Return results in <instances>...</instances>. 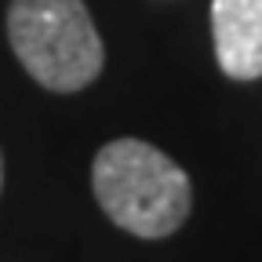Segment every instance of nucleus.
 I'll use <instances>...</instances> for the list:
<instances>
[{"label": "nucleus", "instance_id": "obj_4", "mask_svg": "<svg viewBox=\"0 0 262 262\" xmlns=\"http://www.w3.org/2000/svg\"><path fill=\"white\" fill-rule=\"evenodd\" d=\"M0 186H4V160H0Z\"/></svg>", "mask_w": 262, "mask_h": 262}, {"label": "nucleus", "instance_id": "obj_2", "mask_svg": "<svg viewBox=\"0 0 262 262\" xmlns=\"http://www.w3.org/2000/svg\"><path fill=\"white\" fill-rule=\"evenodd\" d=\"M8 40L22 70L58 95L88 88L106 62L84 0H11Z\"/></svg>", "mask_w": 262, "mask_h": 262}, {"label": "nucleus", "instance_id": "obj_1", "mask_svg": "<svg viewBox=\"0 0 262 262\" xmlns=\"http://www.w3.org/2000/svg\"><path fill=\"white\" fill-rule=\"evenodd\" d=\"M91 189L110 222L142 241L171 237L193 208L189 175L142 139H113L98 149Z\"/></svg>", "mask_w": 262, "mask_h": 262}, {"label": "nucleus", "instance_id": "obj_3", "mask_svg": "<svg viewBox=\"0 0 262 262\" xmlns=\"http://www.w3.org/2000/svg\"><path fill=\"white\" fill-rule=\"evenodd\" d=\"M211 33L229 80L262 77V0H211Z\"/></svg>", "mask_w": 262, "mask_h": 262}]
</instances>
